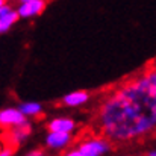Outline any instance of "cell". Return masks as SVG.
Here are the masks:
<instances>
[{
	"label": "cell",
	"instance_id": "6da1fadb",
	"mask_svg": "<svg viewBox=\"0 0 156 156\" xmlns=\"http://www.w3.org/2000/svg\"><path fill=\"white\" fill-rule=\"evenodd\" d=\"M105 136L127 141L156 127V68L120 87L100 108Z\"/></svg>",
	"mask_w": 156,
	"mask_h": 156
},
{
	"label": "cell",
	"instance_id": "7a4b0ae2",
	"mask_svg": "<svg viewBox=\"0 0 156 156\" xmlns=\"http://www.w3.org/2000/svg\"><path fill=\"white\" fill-rule=\"evenodd\" d=\"M111 150V144L108 140L91 138L80 143L74 150H70L68 156H102Z\"/></svg>",
	"mask_w": 156,
	"mask_h": 156
},
{
	"label": "cell",
	"instance_id": "3957f363",
	"mask_svg": "<svg viewBox=\"0 0 156 156\" xmlns=\"http://www.w3.org/2000/svg\"><path fill=\"white\" fill-rule=\"evenodd\" d=\"M27 121V117L20 111V108H5L0 109V127L12 129L21 123Z\"/></svg>",
	"mask_w": 156,
	"mask_h": 156
},
{
	"label": "cell",
	"instance_id": "277c9868",
	"mask_svg": "<svg viewBox=\"0 0 156 156\" xmlns=\"http://www.w3.org/2000/svg\"><path fill=\"white\" fill-rule=\"evenodd\" d=\"M71 140H73V136L70 132H52V130H49V135L46 138V146L50 150L61 152L70 146Z\"/></svg>",
	"mask_w": 156,
	"mask_h": 156
},
{
	"label": "cell",
	"instance_id": "5b68a950",
	"mask_svg": "<svg viewBox=\"0 0 156 156\" xmlns=\"http://www.w3.org/2000/svg\"><path fill=\"white\" fill-rule=\"evenodd\" d=\"M46 8L44 0H29V2H21V5L17 8V12L20 18H32L40 15Z\"/></svg>",
	"mask_w": 156,
	"mask_h": 156
},
{
	"label": "cell",
	"instance_id": "8992f818",
	"mask_svg": "<svg viewBox=\"0 0 156 156\" xmlns=\"http://www.w3.org/2000/svg\"><path fill=\"white\" fill-rule=\"evenodd\" d=\"M47 129L52 132H70V133H73V130L76 129V123L71 118L58 117V118H53L52 121H49Z\"/></svg>",
	"mask_w": 156,
	"mask_h": 156
},
{
	"label": "cell",
	"instance_id": "52a82bcc",
	"mask_svg": "<svg viewBox=\"0 0 156 156\" xmlns=\"http://www.w3.org/2000/svg\"><path fill=\"white\" fill-rule=\"evenodd\" d=\"M88 100H90V94L87 91H73V93H68L64 96L62 103L70 108H77V106L85 105Z\"/></svg>",
	"mask_w": 156,
	"mask_h": 156
},
{
	"label": "cell",
	"instance_id": "ba28073f",
	"mask_svg": "<svg viewBox=\"0 0 156 156\" xmlns=\"http://www.w3.org/2000/svg\"><path fill=\"white\" fill-rule=\"evenodd\" d=\"M30 132H32V126L27 121H24V123H21V124H18V126L11 129V140L14 143L20 144L30 135Z\"/></svg>",
	"mask_w": 156,
	"mask_h": 156
},
{
	"label": "cell",
	"instance_id": "9c48e42d",
	"mask_svg": "<svg viewBox=\"0 0 156 156\" xmlns=\"http://www.w3.org/2000/svg\"><path fill=\"white\" fill-rule=\"evenodd\" d=\"M18 18H20V15H18L17 11H11L9 14H6L5 17H2V18H0V34L8 32V30L18 21Z\"/></svg>",
	"mask_w": 156,
	"mask_h": 156
},
{
	"label": "cell",
	"instance_id": "30bf717a",
	"mask_svg": "<svg viewBox=\"0 0 156 156\" xmlns=\"http://www.w3.org/2000/svg\"><path fill=\"white\" fill-rule=\"evenodd\" d=\"M18 108H20V111H21L26 117H37V115H40L41 111H43V106L40 103H37V102H24V103L20 105Z\"/></svg>",
	"mask_w": 156,
	"mask_h": 156
},
{
	"label": "cell",
	"instance_id": "8fae6325",
	"mask_svg": "<svg viewBox=\"0 0 156 156\" xmlns=\"http://www.w3.org/2000/svg\"><path fill=\"white\" fill-rule=\"evenodd\" d=\"M11 11H12V9H11V6H9V5H6V3H3V5L0 6V18H2V17H5L6 14H9Z\"/></svg>",
	"mask_w": 156,
	"mask_h": 156
},
{
	"label": "cell",
	"instance_id": "7c38bea8",
	"mask_svg": "<svg viewBox=\"0 0 156 156\" xmlns=\"http://www.w3.org/2000/svg\"><path fill=\"white\" fill-rule=\"evenodd\" d=\"M27 155L29 156H38V155H44V152H41V150H35V152H29Z\"/></svg>",
	"mask_w": 156,
	"mask_h": 156
},
{
	"label": "cell",
	"instance_id": "4fadbf2b",
	"mask_svg": "<svg viewBox=\"0 0 156 156\" xmlns=\"http://www.w3.org/2000/svg\"><path fill=\"white\" fill-rule=\"evenodd\" d=\"M0 155H12V152H11V150H2Z\"/></svg>",
	"mask_w": 156,
	"mask_h": 156
},
{
	"label": "cell",
	"instance_id": "5bb4252c",
	"mask_svg": "<svg viewBox=\"0 0 156 156\" xmlns=\"http://www.w3.org/2000/svg\"><path fill=\"white\" fill-rule=\"evenodd\" d=\"M149 155H150V156H156V150H152V152H150Z\"/></svg>",
	"mask_w": 156,
	"mask_h": 156
},
{
	"label": "cell",
	"instance_id": "9a60e30c",
	"mask_svg": "<svg viewBox=\"0 0 156 156\" xmlns=\"http://www.w3.org/2000/svg\"><path fill=\"white\" fill-rule=\"evenodd\" d=\"M3 3H5V0H0V6H2V5H3Z\"/></svg>",
	"mask_w": 156,
	"mask_h": 156
},
{
	"label": "cell",
	"instance_id": "2e32d148",
	"mask_svg": "<svg viewBox=\"0 0 156 156\" xmlns=\"http://www.w3.org/2000/svg\"><path fill=\"white\" fill-rule=\"evenodd\" d=\"M21 2H29V0H21Z\"/></svg>",
	"mask_w": 156,
	"mask_h": 156
}]
</instances>
